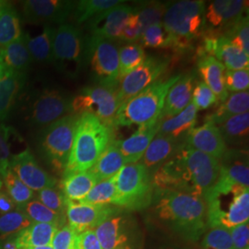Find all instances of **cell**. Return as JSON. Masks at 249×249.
Instances as JSON below:
<instances>
[{
  "label": "cell",
  "mask_w": 249,
  "mask_h": 249,
  "mask_svg": "<svg viewBox=\"0 0 249 249\" xmlns=\"http://www.w3.org/2000/svg\"><path fill=\"white\" fill-rule=\"evenodd\" d=\"M227 148L243 149L249 145V113H244L230 117L217 124Z\"/></svg>",
  "instance_id": "26"
},
{
  "label": "cell",
  "mask_w": 249,
  "mask_h": 249,
  "mask_svg": "<svg viewBox=\"0 0 249 249\" xmlns=\"http://www.w3.org/2000/svg\"><path fill=\"white\" fill-rule=\"evenodd\" d=\"M9 170L33 191L56 186L57 180L45 172L36 161L30 150L11 155Z\"/></svg>",
  "instance_id": "16"
},
{
  "label": "cell",
  "mask_w": 249,
  "mask_h": 249,
  "mask_svg": "<svg viewBox=\"0 0 249 249\" xmlns=\"http://www.w3.org/2000/svg\"><path fill=\"white\" fill-rule=\"evenodd\" d=\"M249 110V90L234 92L228 95L226 100L221 103L213 113L207 116L205 121L217 125L230 117L248 113Z\"/></svg>",
  "instance_id": "31"
},
{
  "label": "cell",
  "mask_w": 249,
  "mask_h": 249,
  "mask_svg": "<svg viewBox=\"0 0 249 249\" xmlns=\"http://www.w3.org/2000/svg\"><path fill=\"white\" fill-rule=\"evenodd\" d=\"M33 222L25 214L18 210H14L8 213L0 216V236L7 237L11 234H16L29 227Z\"/></svg>",
  "instance_id": "42"
},
{
  "label": "cell",
  "mask_w": 249,
  "mask_h": 249,
  "mask_svg": "<svg viewBox=\"0 0 249 249\" xmlns=\"http://www.w3.org/2000/svg\"><path fill=\"white\" fill-rule=\"evenodd\" d=\"M86 36L80 27L61 24L55 29L53 40L52 63L57 71L76 78L85 66Z\"/></svg>",
  "instance_id": "9"
},
{
  "label": "cell",
  "mask_w": 249,
  "mask_h": 249,
  "mask_svg": "<svg viewBox=\"0 0 249 249\" xmlns=\"http://www.w3.org/2000/svg\"><path fill=\"white\" fill-rule=\"evenodd\" d=\"M205 3L201 0H180L167 4L161 23L169 36V48L178 53L187 52L202 37Z\"/></svg>",
  "instance_id": "5"
},
{
  "label": "cell",
  "mask_w": 249,
  "mask_h": 249,
  "mask_svg": "<svg viewBox=\"0 0 249 249\" xmlns=\"http://www.w3.org/2000/svg\"><path fill=\"white\" fill-rule=\"evenodd\" d=\"M182 74L172 76L166 80H158L132 98L122 103L116 112L115 127L139 125L148 127L160 119L165 96L170 88L181 78Z\"/></svg>",
  "instance_id": "6"
},
{
  "label": "cell",
  "mask_w": 249,
  "mask_h": 249,
  "mask_svg": "<svg viewBox=\"0 0 249 249\" xmlns=\"http://www.w3.org/2000/svg\"><path fill=\"white\" fill-rule=\"evenodd\" d=\"M14 210H16V205L14 204L7 192L0 189V213H8Z\"/></svg>",
  "instance_id": "54"
},
{
  "label": "cell",
  "mask_w": 249,
  "mask_h": 249,
  "mask_svg": "<svg viewBox=\"0 0 249 249\" xmlns=\"http://www.w3.org/2000/svg\"><path fill=\"white\" fill-rule=\"evenodd\" d=\"M22 35L18 13L9 4L0 2V48Z\"/></svg>",
  "instance_id": "35"
},
{
  "label": "cell",
  "mask_w": 249,
  "mask_h": 249,
  "mask_svg": "<svg viewBox=\"0 0 249 249\" xmlns=\"http://www.w3.org/2000/svg\"><path fill=\"white\" fill-rule=\"evenodd\" d=\"M78 116L69 115L45 126L39 137L43 158L56 173L63 174L71 152Z\"/></svg>",
  "instance_id": "8"
},
{
  "label": "cell",
  "mask_w": 249,
  "mask_h": 249,
  "mask_svg": "<svg viewBox=\"0 0 249 249\" xmlns=\"http://www.w3.org/2000/svg\"><path fill=\"white\" fill-rule=\"evenodd\" d=\"M197 110L191 102L181 113L169 118L160 119L158 133L169 136L171 138L185 143L187 134L195 127Z\"/></svg>",
  "instance_id": "25"
},
{
  "label": "cell",
  "mask_w": 249,
  "mask_h": 249,
  "mask_svg": "<svg viewBox=\"0 0 249 249\" xmlns=\"http://www.w3.org/2000/svg\"><path fill=\"white\" fill-rule=\"evenodd\" d=\"M134 8L144 31L151 25L161 23L167 4L158 1H150L142 2Z\"/></svg>",
  "instance_id": "41"
},
{
  "label": "cell",
  "mask_w": 249,
  "mask_h": 249,
  "mask_svg": "<svg viewBox=\"0 0 249 249\" xmlns=\"http://www.w3.org/2000/svg\"><path fill=\"white\" fill-rule=\"evenodd\" d=\"M77 232L69 224L58 229L51 242L53 249H77Z\"/></svg>",
  "instance_id": "51"
},
{
  "label": "cell",
  "mask_w": 249,
  "mask_h": 249,
  "mask_svg": "<svg viewBox=\"0 0 249 249\" xmlns=\"http://www.w3.org/2000/svg\"><path fill=\"white\" fill-rule=\"evenodd\" d=\"M0 60L8 71L24 73L33 61L27 47V34L0 48Z\"/></svg>",
  "instance_id": "29"
},
{
  "label": "cell",
  "mask_w": 249,
  "mask_h": 249,
  "mask_svg": "<svg viewBox=\"0 0 249 249\" xmlns=\"http://www.w3.org/2000/svg\"><path fill=\"white\" fill-rule=\"evenodd\" d=\"M75 4L65 0H27L23 2V14L27 21L33 24H64L72 14Z\"/></svg>",
  "instance_id": "17"
},
{
  "label": "cell",
  "mask_w": 249,
  "mask_h": 249,
  "mask_svg": "<svg viewBox=\"0 0 249 249\" xmlns=\"http://www.w3.org/2000/svg\"><path fill=\"white\" fill-rule=\"evenodd\" d=\"M125 3L122 0H81L75 4L72 15L78 24L87 22L90 18L112 9L119 4Z\"/></svg>",
  "instance_id": "37"
},
{
  "label": "cell",
  "mask_w": 249,
  "mask_h": 249,
  "mask_svg": "<svg viewBox=\"0 0 249 249\" xmlns=\"http://www.w3.org/2000/svg\"><path fill=\"white\" fill-rule=\"evenodd\" d=\"M85 66H89L98 85L117 86L119 81L118 45L98 36H86Z\"/></svg>",
  "instance_id": "10"
},
{
  "label": "cell",
  "mask_w": 249,
  "mask_h": 249,
  "mask_svg": "<svg viewBox=\"0 0 249 249\" xmlns=\"http://www.w3.org/2000/svg\"><path fill=\"white\" fill-rule=\"evenodd\" d=\"M12 128L0 123V177L3 178L9 170L10 160V143Z\"/></svg>",
  "instance_id": "49"
},
{
  "label": "cell",
  "mask_w": 249,
  "mask_h": 249,
  "mask_svg": "<svg viewBox=\"0 0 249 249\" xmlns=\"http://www.w3.org/2000/svg\"><path fill=\"white\" fill-rule=\"evenodd\" d=\"M115 127L88 113L78 116L71 152L63 176L90 169L113 142Z\"/></svg>",
  "instance_id": "3"
},
{
  "label": "cell",
  "mask_w": 249,
  "mask_h": 249,
  "mask_svg": "<svg viewBox=\"0 0 249 249\" xmlns=\"http://www.w3.org/2000/svg\"></svg>",
  "instance_id": "59"
},
{
  "label": "cell",
  "mask_w": 249,
  "mask_h": 249,
  "mask_svg": "<svg viewBox=\"0 0 249 249\" xmlns=\"http://www.w3.org/2000/svg\"><path fill=\"white\" fill-rule=\"evenodd\" d=\"M114 141L101 154L94 165L89 170L97 178L98 182L115 177L125 165L124 158Z\"/></svg>",
  "instance_id": "33"
},
{
  "label": "cell",
  "mask_w": 249,
  "mask_h": 249,
  "mask_svg": "<svg viewBox=\"0 0 249 249\" xmlns=\"http://www.w3.org/2000/svg\"><path fill=\"white\" fill-rule=\"evenodd\" d=\"M116 195V176L100 181L90 189L88 195L79 201L94 206H113Z\"/></svg>",
  "instance_id": "39"
},
{
  "label": "cell",
  "mask_w": 249,
  "mask_h": 249,
  "mask_svg": "<svg viewBox=\"0 0 249 249\" xmlns=\"http://www.w3.org/2000/svg\"><path fill=\"white\" fill-rule=\"evenodd\" d=\"M213 56L222 63L227 71L249 69V54L224 36L216 38Z\"/></svg>",
  "instance_id": "27"
},
{
  "label": "cell",
  "mask_w": 249,
  "mask_h": 249,
  "mask_svg": "<svg viewBox=\"0 0 249 249\" xmlns=\"http://www.w3.org/2000/svg\"><path fill=\"white\" fill-rule=\"evenodd\" d=\"M223 36L229 39L233 45L249 55V14L243 16Z\"/></svg>",
  "instance_id": "44"
},
{
  "label": "cell",
  "mask_w": 249,
  "mask_h": 249,
  "mask_svg": "<svg viewBox=\"0 0 249 249\" xmlns=\"http://www.w3.org/2000/svg\"><path fill=\"white\" fill-rule=\"evenodd\" d=\"M17 210L25 214L33 223H49L56 226L58 229L62 228L67 223L66 215L54 213L37 199L27 202Z\"/></svg>",
  "instance_id": "36"
},
{
  "label": "cell",
  "mask_w": 249,
  "mask_h": 249,
  "mask_svg": "<svg viewBox=\"0 0 249 249\" xmlns=\"http://www.w3.org/2000/svg\"><path fill=\"white\" fill-rule=\"evenodd\" d=\"M209 227L231 228L249 221V187L215 182L203 196Z\"/></svg>",
  "instance_id": "4"
},
{
  "label": "cell",
  "mask_w": 249,
  "mask_h": 249,
  "mask_svg": "<svg viewBox=\"0 0 249 249\" xmlns=\"http://www.w3.org/2000/svg\"><path fill=\"white\" fill-rule=\"evenodd\" d=\"M220 173V160L185 143L151 176L153 190H174L203 198Z\"/></svg>",
  "instance_id": "1"
},
{
  "label": "cell",
  "mask_w": 249,
  "mask_h": 249,
  "mask_svg": "<svg viewBox=\"0 0 249 249\" xmlns=\"http://www.w3.org/2000/svg\"><path fill=\"white\" fill-rule=\"evenodd\" d=\"M7 71H8V70L6 69V67L4 66V64L0 60V79L5 75V73L7 72Z\"/></svg>",
  "instance_id": "56"
},
{
  "label": "cell",
  "mask_w": 249,
  "mask_h": 249,
  "mask_svg": "<svg viewBox=\"0 0 249 249\" xmlns=\"http://www.w3.org/2000/svg\"><path fill=\"white\" fill-rule=\"evenodd\" d=\"M142 32V23L134 8L133 13L129 16V18H127L118 41L125 42L127 44L138 43Z\"/></svg>",
  "instance_id": "50"
},
{
  "label": "cell",
  "mask_w": 249,
  "mask_h": 249,
  "mask_svg": "<svg viewBox=\"0 0 249 249\" xmlns=\"http://www.w3.org/2000/svg\"><path fill=\"white\" fill-rule=\"evenodd\" d=\"M53 249L52 246H43V247H36V248H30V249Z\"/></svg>",
  "instance_id": "57"
},
{
  "label": "cell",
  "mask_w": 249,
  "mask_h": 249,
  "mask_svg": "<svg viewBox=\"0 0 249 249\" xmlns=\"http://www.w3.org/2000/svg\"><path fill=\"white\" fill-rule=\"evenodd\" d=\"M119 106L117 86L95 84L80 89L72 98L71 111L76 116L88 113L107 125L115 127L114 122Z\"/></svg>",
  "instance_id": "11"
},
{
  "label": "cell",
  "mask_w": 249,
  "mask_h": 249,
  "mask_svg": "<svg viewBox=\"0 0 249 249\" xmlns=\"http://www.w3.org/2000/svg\"><path fill=\"white\" fill-rule=\"evenodd\" d=\"M151 214L187 240L196 241L207 228L203 198L174 190H153Z\"/></svg>",
  "instance_id": "2"
},
{
  "label": "cell",
  "mask_w": 249,
  "mask_h": 249,
  "mask_svg": "<svg viewBox=\"0 0 249 249\" xmlns=\"http://www.w3.org/2000/svg\"><path fill=\"white\" fill-rule=\"evenodd\" d=\"M71 97L59 89H44L34 99L27 118L30 124L45 128L64 116L71 115Z\"/></svg>",
  "instance_id": "12"
},
{
  "label": "cell",
  "mask_w": 249,
  "mask_h": 249,
  "mask_svg": "<svg viewBox=\"0 0 249 249\" xmlns=\"http://www.w3.org/2000/svg\"><path fill=\"white\" fill-rule=\"evenodd\" d=\"M131 219L118 210L97 226L94 231L103 249H135Z\"/></svg>",
  "instance_id": "15"
},
{
  "label": "cell",
  "mask_w": 249,
  "mask_h": 249,
  "mask_svg": "<svg viewBox=\"0 0 249 249\" xmlns=\"http://www.w3.org/2000/svg\"><path fill=\"white\" fill-rule=\"evenodd\" d=\"M201 249H233L229 230L223 227H209Z\"/></svg>",
  "instance_id": "46"
},
{
  "label": "cell",
  "mask_w": 249,
  "mask_h": 249,
  "mask_svg": "<svg viewBox=\"0 0 249 249\" xmlns=\"http://www.w3.org/2000/svg\"><path fill=\"white\" fill-rule=\"evenodd\" d=\"M25 80V73L11 71H7L0 79V121L9 116Z\"/></svg>",
  "instance_id": "28"
},
{
  "label": "cell",
  "mask_w": 249,
  "mask_h": 249,
  "mask_svg": "<svg viewBox=\"0 0 249 249\" xmlns=\"http://www.w3.org/2000/svg\"><path fill=\"white\" fill-rule=\"evenodd\" d=\"M118 210L115 206L83 204L67 199L66 218L68 224L79 234L87 230H94Z\"/></svg>",
  "instance_id": "18"
},
{
  "label": "cell",
  "mask_w": 249,
  "mask_h": 249,
  "mask_svg": "<svg viewBox=\"0 0 249 249\" xmlns=\"http://www.w3.org/2000/svg\"><path fill=\"white\" fill-rule=\"evenodd\" d=\"M37 200L56 213L66 215L67 198L62 190L55 187H46L37 193Z\"/></svg>",
  "instance_id": "45"
},
{
  "label": "cell",
  "mask_w": 249,
  "mask_h": 249,
  "mask_svg": "<svg viewBox=\"0 0 249 249\" xmlns=\"http://www.w3.org/2000/svg\"><path fill=\"white\" fill-rule=\"evenodd\" d=\"M169 64V58L167 57L147 56L141 66L118 81L117 97L120 105L158 80L167 70Z\"/></svg>",
  "instance_id": "13"
},
{
  "label": "cell",
  "mask_w": 249,
  "mask_h": 249,
  "mask_svg": "<svg viewBox=\"0 0 249 249\" xmlns=\"http://www.w3.org/2000/svg\"><path fill=\"white\" fill-rule=\"evenodd\" d=\"M2 186H3V180H2V178L0 177V189L2 188Z\"/></svg>",
  "instance_id": "58"
},
{
  "label": "cell",
  "mask_w": 249,
  "mask_h": 249,
  "mask_svg": "<svg viewBox=\"0 0 249 249\" xmlns=\"http://www.w3.org/2000/svg\"><path fill=\"white\" fill-rule=\"evenodd\" d=\"M191 102L194 104L197 111L208 109L219 103L213 91L202 80L195 81Z\"/></svg>",
  "instance_id": "47"
},
{
  "label": "cell",
  "mask_w": 249,
  "mask_h": 249,
  "mask_svg": "<svg viewBox=\"0 0 249 249\" xmlns=\"http://www.w3.org/2000/svg\"><path fill=\"white\" fill-rule=\"evenodd\" d=\"M225 89L231 93L249 90V69L238 71H225L224 73Z\"/></svg>",
  "instance_id": "48"
},
{
  "label": "cell",
  "mask_w": 249,
  "mask_h": 249,
  "mask_svg": "<svg viewBox=\"0 0 249 249\" xmlns=\"http://www.w3.org/2000/svg\"><path fill=\"white\" fill-rule=\"evenodd\" d=\"M133 11L132 6L119 4L99 14L86 22L89 35L117 42L127 18Z\"/></svg>",
  "instance_id": "19"
},
{
  "label": "cell",
  "mask_w": 249,
  "mask_h": 249,
  "mask_svg": "<svg viewBox=\"0 0 249 249\" xmlns=\"http://www.w3.org/2000/svg\"><path fill=\"white\" fill-rule=\"evenodd\" d=\"M233 249H249V224L243 223L229 230Z\"/></svg>",
  "instance_id": "52"
},
{
  "label": "cell",
  "mask_w": 249,
  "mask_h": 249,
  "mask_svg": "<svg viewBox=\"0 0 249 249\" xmlns=\"http://www.w3.org/2000/svg\"><path fill=\"white\" fill-rule=\"evenodd\" d=\"M138 44L143 48H169V36L166 34L162 23L154 24L143 31Z\"/></svg>",
  "instance_id": "43"
},
{
  "label": "cell",
  "mask_w": 249,
  "mask_h": 249,
  "mask_svg": "<svg viewBox=\"0 0 249 249\" xmlns=\"http://www.w3.org/2000/svg\"><path fill=\"white\" fill-rule=\"evenodd\" d=\"M77 249H103L94 230L82 231L77 235Z\"/></svg>",
  "instance_id": "53"
},
{
  "label": "cell",
  "mask_w": 249,
  "mask_h": 249,
  "mask_svg": "<svg viewBox=\"0 0 249 249\" xmlns=\"http://www.w3.org/2000/svg\"><path fill=\"white\" fill-rule=\"evenodd\" d=\"M249 14V1L215 0L205 7L203 36H223L243 16Z\"/></svg>",
  "instance_id": "14"
},
{
  "label": "cell",
  "mask_w": 249,
  "mask_h": 249,
  "mask_svg": "<svg viewBox=\"0 0 249 249\" xmlns=\"http://www.w3.org/2000/svg\"><path fill=\"white\" fill-rule=\"evenodd\" d=\"M58 228L49 223H33L14 234L18 249L50 246Z\"/></svg>",
  "instance_id": "30"
},
{
  "label": "cell",
  "mask_w": 249,
  "mask_h": 249,
  "mask_svg": "<svg viewBox=\"0 0 249 249\" xmlns=\"http://www.w3.org/2000/svg\"><path fill=\"white\" fill-rule=\"evenodd\" d=\"M160 120L151 126L139 127V129L125 140H115L114 142L119 149L125 164L136 163L142 160L143 154L151 141L159 131Z\"/></svg>",
  "instance_id": "22"
},
{
  "label": "cell",
  "mask_w": 249,
  "mask_h": 249,
  "mask_svg": "<svg viewBox=\"0 0 249 249\" xmlns=\"http://www.w3.org/2000/svg\"><path fill=\"white\" fill-rule=\"evenodd\" d=\"M195 81V77L192 74L181 76L165 96L160 119L177 116L191 103Z\"/></svg>",
  "instance_id": "23"
},
{
  "label": "cell",
  "mask_w": 249,
  "mask_h": 249,
  "mask_svg": "<svg viewBox=\"0 0 249 249\" xmlns=\"http://www.w3.org/2000/svg\"><path fill=\"white\" fill-rule=\"evenodd\" d=\"M55 28L45 26L41 35L31 37L27 34V47L31 58L37 63H52L53 40Z\"/></svg>",
  "instance_id": "34"
},
{
  "label": "cell",
  "mask_w": 249,
  "mask_h": 249,
  "mask_svg": "<svg viewBox=\"0 0 249 249\" xmlns=\"http://www.w3.org/2000/svg\"><path fill=\"white\" fill-rule=\"evenodd\" d=\"M98 183L97 178L88 171L63 176L62 192L69 200L79 202L88 195Z\"/></svg>",
  "instance_id": "32"
},
{
  "label": "cell",
  "mask_w": 249,
  "mask_h": 249,
  "mask_svg": "<svg viewBox=\"0 0 249 249\" xmlns=\"http://www.w3.org/2000/svg\"><path fill=\"white\" fill-rule=\"evenodd\" d=\"M184 144L169 136L157 133L143 154L140 162L152 176Z\"/></svg>",
  "instance_id": "21"
},
{
  "label": "cell",
  "mask_w": 249,
  "mask_h": 249,
  "mask_svg": "<svg viewBox=\"0 0 249 249\" xmlns=\"http://www.w3.org/2000/svg\"><path fill=\"white\" fill-rule=\"evenodd\" d=\"M116 187L115 207L142 210L151 204L153 195L151 176L140 161L125 164L116 174Z\"/></svg>",
  "instance_id": "7"
},
{
  "label": "cell",
  "mask_w": 249,
  "mask_h": 249,
  "mask_svg": "<svg viewBox=\"0 0 249 249\" xmlns=\"http://www.w3.org/2000/svg\"><path fill=\"white\" fill-rule=\"evenodd\" d=\"M2 180L8 195L16 205V209L33 200L35 192L24 185L10 170L7 172Z\"/></svg>",
  "instance_id": "40"
},
{
  "label": "cell",
  "mask_w": 249,
  "mask_h": 249,
  "mask_svg": "<svg viewBox=\"0 0 249 249\" xmlns=\"http://www.w3.org/2000/svg\"><path fill=\"white\" fill-rule=\"evenodd\" d=\"M185 144L218 160L228 150L217 125L208 121H205L204 124L198 127H193L187 134Z\"/></svg>",
  "instance_id": "20"
},
{
  "label": "cell",
  "mask_w": 249,
  "mask_h": 249,
  "mask_svg": "<svg viewBox=\"0 0 249 249\" xmlns=\"http://www.w3.org/2000/svg\"><path fill=\"white\" fill-rule=\"evenodd\" d=\"M146 57L144 48L138 43L125 44L118 47L119 80L141 66Z\"/></svg>",
  "instance_id": "38"
},
{
  "label": "cell",
  "mask_w": 249,
  "mask_h": 249,
  "mask_svg": "<svg viewBox=\"0 0 249 249\" xmlns=\"http://www.w3.org/2000/svg\"><path fill=\"white\" fill-rule=\"evenodd\" d=\"M226 69L213 56H205L197 60V71L202 81L213 91L219 103H223L229 95L224 85Z\"/></svg>",
  "instance_id": "24"
},
{
  "label": "cell",
  "mask_w": 249,
  "mask_h": 249,
  "mask_svg": "<svg viewBox=\"0 0 249 249\" xmlns=\"http://www.w3.org/2000/svg\"><path fill=\"white\" fill-rule=\"evenodd\" d=\"M0 249H18L14 235L2 237L0 241Z\"/></svg>",
  "instance_id": "55"
}]
</instances>
